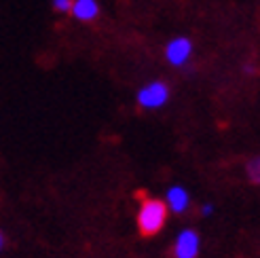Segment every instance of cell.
Here are the masks:
<instances>
[{
  "label": "cell",
  "instance_id": "obj_3",
  "mask_svg": "<svg viewBox=\"0 0 260 258\" xmlns=\"http://www.w3.org/2000/svg\"><path fill=\"white\" fill-rule=\"evenodd\" d=\"M172 254H174V258H199L201 235L194 229H182L174 239Z\"/></svg>",
  "mask_w": 260,
  "mask_h": 258
},
{
  "label": "cell",
  "instance_id": "obj_6",
  "mask_svg": "<svg viewBox=\"0 0 260 258\" xmlns=\"http://www.w3.org/2000/svg\"><path fill=\"white\" fill-rule=\"evenodd\" d=\"M72 15L81 21H91L98 17L100 13V5L98 0H72Z\"/></svg>",
  "mask_w": 260,
  "mask_h": 258
},
{
  "label": "cell",
  "instance_id": "obj_1",
  "mask_svg": "<svg viewBox=\"0 0 260 258\" xmlns=\"http://www.w3.org/2000/svg\"><path fill=\"white\" fill-rule=\"evenodd\" d=\"M170 210L163 203V199H154V197H146L140 203L138 210V229L144 237H152L157 235L159 231L165 227Z\"/></svg>",
  "mask_w": 260,
  "mask_h": 258
},
{
  "label": "cell",
  "instance_id": "obj_5",
  "mask_svg": "<svg viewBox=\"0 0 260 258\" xmlns=\"http://www.w3.org/2000/svg\"><path fill=\"white\" fill-rule=\"evenodd\" d=\"M163 203L167 205V210H170V212H174V214H184V212L190 208V195H188V190H186L184 186L174 184V186L167 188Z\"/></svg>",
  "mask_w": 260,
  "mask_h": 258
},
{
  "label": "cell",
  "instance_id": "obj_4",
  "mask_svg": "<svg viewBox=\"0 0 260 258\" xmlns=\"http://www.w3.org/2000/svg\"><path fill=\"white\" fill-rule=\"evenodd\" d=\"M190 55H192V43L186 36H178L167 43V47H165V57L172 66H184L190 59Z\"/></svg>",
  "mask_w": 260,
  "mask_h": 258
},
{
  "label": "cell",
  "instance_id": "obj_8",
  "mask_svg": "<svg viewBox=\"0 0 260 258\" xmlns=\"http://www.w3.org/2000/svg\"><path fill=\"white\" fill-rule=\"evenodd\" d=\"M53 7L61 13H66V11L72 9V0H53Z\"/></svg>",
  "mask_w": 260,
  "mask_h": 258
},
{
  "label": "cell",
  "instance_id": "obj_7",
  "mask_svg": "<svg viewBox=\"0 0 260 258\" xmlns=\"http://www.w3.org/2000/svg\"><path fill=\"white\" fill-rule=\"evenodd\" d=\"M245 174H248V180L252 184L260 186V154L248 161V165H245Z\"/></svg>",
  "mask_w": 260,
  "mask_h": 258
},
{
  "label": "cell",
  "instance_id": "obj_10",
  "mask_svg": "<svg viewBox=\"0 0 260 258\" xmlns=\"http://www.w3.org/2000/svg\"><path fill=\"white\" fill-rule=\"evenodd\" d=\"M3 248H5V235L0 233V252H3Z\"/></svg>",
  "mask_w": 260,
  "mask_h": 258
},
{
  "label": "cell",
  "instance_id": "obj_2",
  "mask_svg": "<svg viewBox=\"0 0 260 258\" xmlns=\"http://www.w3.org/2000/svg\"><path fill=\"white\" fill-rule=\"evenodd\" d=\"M167 100H170V87L163 81H152L138 91V104L146 110H157L165 106Z\"/></svg>",
  "mask_w": 260,
  "mask_h": 258
},
{
  "label": "cell",
  "instance_id": "obj_9",
  "mask_svg": "<svg viewBox=\"0 0 260 258\" xmlns=\"http://www.w3.org/2000/svg\"><path fill=\"white\" fill-rule=\"evenodd\" d=\"M201 214H203V216H212V214H214V205H212V203H205L203 208H201Z\"/></svg>",
  "mask_w": 260,
  "mask_h": 258
}]
</instances>
